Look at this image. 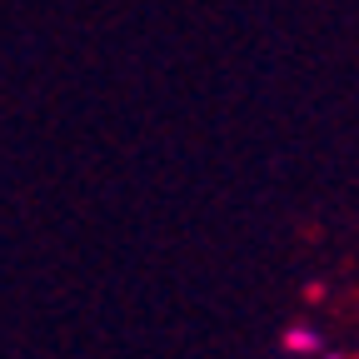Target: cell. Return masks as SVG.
Segmentation results:
<instances>
[{
	"label": "cell",
	"mask_w": 359,
	"mask_h": 359,
	"mask_svg": "<svg viewBox=\"0 0 359 359\" xmlns=\"http://www.w3.org/2000/svg\"><path fill=\"white\" fill-rule=\"evenodd\" d=\"M285 349H290V354H314V349H320V334L304 330V325H294V330L285 334Z\"/></svg>",
	"instance_id": "1"
}]
</instances>
